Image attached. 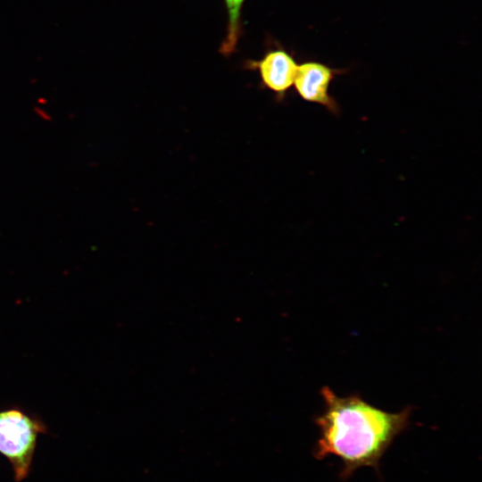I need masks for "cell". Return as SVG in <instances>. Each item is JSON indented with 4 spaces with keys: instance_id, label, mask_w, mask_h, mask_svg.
I'll use <instances>...</instances> for the list:
<instances>
[{
    "instance_id": "7a4b0ae2",
    "label": "cell",
    "mask_w": 482,
    "mask_h": 482,
    "mask_svg": "<svg viewBox=\"0 0 482 482\" xmlns=\"http://www.w3.org/2000/svg\"><path fill=\"white\" fill-rule=\"evenodd\" d=\"M47 427L37 415L20 406L0 410V453L12 466L14 478H26L33 460L37 437Z\"/></svg>"
},
{
    "instance_id": "5b68a950",
    "label": "cell",
    "mask_w": 482,
    "mask_h": 482,
    "mask_svg": "<svg viewBox=\"0 0 482 482\" xmlns=\"http://www.w3.org/2000/svg\"><path fill=\"white\" fill-rule=\"evenodd\" d=\"M245 0H224L228 13L227 29L219 52L228 57L237 50L242 34L241 10Z\"/></svg>"
},
{
    "instance_id": "277c9868",
    "label": "cell",
    "mask_w": 482,
    "mask_h": 482,
    "mask_svg": "<svg viewBox=\"0 0 482 482\" xmlns=\"http://www.w3.org/2000/svg\"><path fill=\"white\" fill-rule=\"evenodd\" d=\"M245 67L258 71L262 85L283 96L294 84L298 63L287 50L278 46L267 51L261 60L246 61Z\"/></svg>"
},
{
    "instance_id": "3957f363",
    "label": "cell",
    "mask_w": 482,
    "mask_h": 482,
    "mask_svg": "<svg viewBox=\"0 0 482 482\" xmlns=\"http://www.w3.org/2000/svg\"><path fill=\"white\" fill-rule=\"evenodd\" d=\"M347 71L318 61H307L298 65L293 86L303 100L320 104L337 115L340 113V106L330 95L329 87L337 76Z\"/></svg>"
},
{
    "instance_id": "6da1fadb",
    "label": "cell",
    "mask_w": 482,
    "mask_h": 482,
    "mask_svg": "<svg viewBox=\"0 0 482 482\" xmlns=\"http://www.w3.org/2000/svg\"><path fill=\"white\" fill-rule=\"evenodd\" d=\"M320 395L324 409L314 420L320 435L314 457L339 459L343 464L342 478H350L363 467L378 471L385 453L408 428L411 408L388 412L359 395L338 396L327 386L321 388Z\"/></svg>"
}]
</instances>
